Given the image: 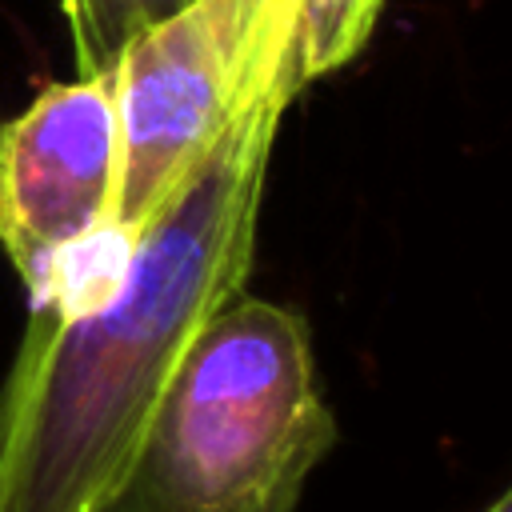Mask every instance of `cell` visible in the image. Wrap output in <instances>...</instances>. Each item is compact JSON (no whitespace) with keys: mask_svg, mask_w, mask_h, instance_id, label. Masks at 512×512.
<instances>
[{"mask_svg":"<svg viewBox=\"0 0 512 512\" xmlns=\"http://www.w3.org/2000/svg\"><path fill=\"white\" fill-rule=\"evenodd\" d=\"M292 96L284 40L188 188L132 240L116 284L32 308L0 388V512H108L180 356L248 280Z\"/></svg>","mask_w":512,"mask_h":512,"instance_id":"6da1fadb","label":"cell"},{"mask_svg":"<svg viewBox=\"0 0 512 512\" xmlns=\"http://www.w3.org/2000/svg\"><path fill=\"white\" fill-rule=\"evenodd\" d=\"M332 444L308 320L240 292L180 356L108 512H296Z\"/></svg>","mask_w":512,"mask_h":512,"instance_id":"7a4b0ae2","label":"cell"},{"mask_svg":"<svg viewBox=\"0 0 512 512\" xmlns=\"http://www.w3.org/2000/svg\"><path fill=\"white\" fill-rule=\"evenodd\" d=\"M292 32V0H192L112 64L120 112L116 232L136 240L188 188L260 64Z\"/></svg>","mask_w":512,"mask_h":512,"instance_id":"3957f363","label":"cell"},{"mask_svg":"<svg viewBox=\"0 0 512 512\" xmlns=\"http://www.w3.org/2000/svg\"><path fill=\"white\" fill-rule=\"evenodd\" d=\"M120 168L112 72L48 84L0 124V244L32 304L116 228Z\"/></svg>","mask_w":512,"mask_h":512,"instance_id":"277c9868","label":"cell"},{"mask_svg":"<svg viewBox=\"0 0 512 512\" xmlns=\"http://www.w3.org/2000/svg\"><path fill=\"white\" fill-rule=\"evenodd\" d=\"M384 0H292L288 80L304 84L344 68L372 36Z\"/></svg>","mask_w":512,"mask_h":512,"instance_id":"5b68a950","label":"cell"},{"mask_svg":"<svg viewBox=\"0 0 512 512\" xmlns=\"http://www.w3.org/2000/svg\"><path fill=\"white\" fill-rule=\"evenodd\" d=\"M188 4L192 0H60L80 76L112 72L116 56L140 32L176 16Z\"/></svg>","mask_w":512,"mask_h":512,"instance_id":"8992f818","label":"cell"},{"mask_svg":"<svg viewBox=\"0 0 512 512\" xmlns=\"http://www.w3.org/2000/svg\"><path fill=\"white\" fill-rule=\"evenodd\" d=\"M488 512H512V488H508V492H504V496H500V500H496Z\"/></svg>","mask_w":512,"mask_h":512,"instance_id":"52a82bcc","label":"cell"}]
</instances>
